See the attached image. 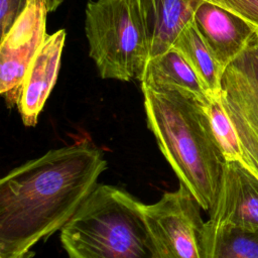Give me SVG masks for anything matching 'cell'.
Returning <instances> with one entry per match:
<instances>
[{
	"label": "cell",
	"instance_id": "6da1fadb",
	"mask_svg": "<svg viewBox=\"0 0 258 258\" xmlns=\"http://www.w3.org/2000/svg\"><path fill=\"white\" fill-rule=\"evenodd\" d=\"M107 162L88 141L51 149L0 180V258H31L32 248L76 215Z\"/></svg>",
	"mask_w": 258,
	"mask_h": 258
},
{
	"label": "cell",
	"instance_id": "7a4b0ae2",
	"mask_svg": "<svg viewBox=\"0 0 258 258\" xmlns=\"http://www.w3.org/2000/svg\"><path fill=\"white\" fill-rule=\"evenodd\" d=\"M141 89L148 128L160 151L179 183L209 212L216 201L226 160L213 134L205 103L176 90Z\"/></svg>",
	"mask_w": 258,
	"mask_h": 258
},
{
	"label": "cell",
	"instance_id": "3957f363",
	"mask_svg": "<svg viewBox=\"0 0 258 258\" xmlns=\"http://www.w3.org/2000/svg\"><path fill=\"white\" fill-rule=\"evenodd\" d=\"M140 206L122 188L97 184L60 230L69 258H155Z\"/></svg>",
	"mask_w": 258,
	"mask_h": 258
},
{
	"label": "cell",
	"instance_id": "277c9868",
	"mask_svg": "<svg viewBox=\"0 0 258 258\" xmlns=\"http://www.w3.org/2000/svg\"><path fill=\"white\" fill-rule=\"evenodd\" d=\"M85 32L102 79L141 80L150 54L135 0H89Z\"/></svg>",
	"mask_w": 258,
	"mask_h": 258
},
{
	"label": "cell",
	"instance_id": "5b68a950",
	"mask_svg": "<svg viewBox=\"0 0 258 258\" xmlns=\"http://www.w3.org/2000/svg\"><path fill=\"white\" fill-rule=\"evenodd\" d=\"M140 209L155 258H203L202 207L183 184Z\"/></svg>",
	"mask_w": 258,
	"mask_h": 258
},
{
	"label": "cell",
	"instance_id": "8992f818",
	"mask_svg": "<svg viewBox=\"0 0 258 258\" xmlns=\"http://www.w3.org/2000/svg\"><path fill=\"white\" fill-rule=\"evenodd\" d=\"M220 98L237 131L248 168L258 177L257 35L246 49L225 68Z\"/></svg>",
	"mask_w": 258,
	"mask_h": 258
},
{
	"label": "cell",
	"instance_id": "52a82bcc",
	"mask_svg": "<svg viewBox=\"0 0 258 258\" xmlns=\"http://www.w3.org/2000/svg\"><path fill=\"white\" fill-rule=\"evenodd\" d=\"M46 0H26V6L1 38L0 93L9 108L19 103L27 69L45 35Z\"/></svg>",
	"mask_w": 258,
	"mask_h": 258
},
{
	"label": "cell",
	"instance_id": "ba28073f",
	"mask_svg": "<svg viewBox=\"0 0 258 258\" xmlns=\"http://www.w3.org/2000/svg\"><path fill=\"white\" fill-rule=\"evenodd\" d=\"M209 220L258 230V177L237 161H226Z\"/></svg>",
	"mask_w": 258,
	"mask_h": 258
},
{
	"label": "cell",
	"instance_id": "9c48e42d",
	"mask_svg": "<svg viewBox=\"0 0 258 258\" xmlns=\"http://www.w3.org/2000/svg\"><path fill=\"white\" fill-rule=\"evenodd\" d=\"M192 21L224 70L258 33L239 15L208 0L198 6Z\"/></svg>",
	"mask_w": 258,
	"mask_h": 258
},
{
	"label": "cell",
	"instance_id": "30bf717a",
	"mask_svg": "<svg viewBox=\"0 0 258 258\" xmlns=\"http://www.w3.org/2000/svg\"><path fill=\"white\" fill-rule=\"evenodd\" d=\"M66 30L46 34L24 78L17 105L25 126H35L38 116L55 85L66 41Z\"/></svg>",
	"mask_w": 258,
	"mask_h": 258
},
{
	"label": "cell",
	"instance_id": "8fae6325",
	"mask_svg": "<svg viewBox=\"0 0 258 258\" xmlns=\"http://www.w3.org/2000/svg\"><path fill=\"white\" fill-rule=\"evenodd\" d=\"M204 0H135L147 35L150 57L169 49ZM149 57V58H150Z\"/></svg>",
	"mask_w": 258,
	"mask_h": 258
},
{
	"label": "cell",
	"instance_id": "7c38bea8",
	"mask_svg": "<svg viewBox=\"0 0 258 258\" xmlns=\"http://www.w3.org/2000/svg\"><path fill=\"white\" fill-rule=\"evenodd\" d=\"M140 83L154 90L180 91L205 104L211 98L187 60L174 47L148 59Z\"/></svg>",
	"mask_w": 258,
	"mask_h": 258
},
{
	"label": "cell",
	"instance_id": "4fadbf2b",
	"mask_svg": "<svg viewBox=\"0 0 258 258\" xmlns=\"http://www.w3.org/2000/svg\"><path fill=\"white\" fill-rule=\"evenodd\" d=\"M203 258H258V230L205 222Z\"/></svg>",
	"mask_w": 258,
	"mask_h": 258
},
{
	"label": "cell",
	"instance_id": "5bb4252c",
	"mask_svg": "<svg viewBox=\"0 0 258 258\" xmlns=\"http://www.w3.org/2000/svg\"><path fill=\"white\" fill-rule=\"evenodd\" d=\"M171 47L176 48L192 68L208 95L219 97L224 69L191 20L179 32Z\"/></svg>",
	"mask_w": 258,
	"mask_h": 258
},
{
	"label": "cell",
	"instance_id": "9a60e30c",
	"mask_svg": "<svg viewBox=\"0 0 258 258\" xmlns=\"http://www.w3.org/2000/svg\"><path fill=\"white\" fill-rule=\"evenodd\" d=\"M205 110L225 160L240 162L248 168L237 131L222 104L220 96L210 98L209 102L205 104Z\"/></svg>",
	"mask_w": 258,
	"mask_h": 258
},
{
	"label": "cell",
	"instance_id": "2e32d148",
	"mask_svg": "<svg viewBox=\"0 0 258 258\" xmlns=\"http://www.w3.org/2000/svg\"><path fill=\"white\" fill-rule=\"evenodd\" d=\"M245 19L258 32V0H208Z\"/></svg>",
	"mask_w": 258,
	"mask_h": 258
},
{
	"label": "cell",
	"instance_id": "e0dca14e",
	"mask_svg": "<svg viewBox=\"0 0 258 258\" xmlns=\"http://www.w3.org/2000/svg\"><path fill=\"white\" fill-rule=\"evenodd\" d=\"M26 6V0H0L1 38L6 35Z\"/></svg>",
	"mask_w": 258,
	"mask_h": 258
},
{
	"label": "cell",
	"instance_id": "ac0fdd59",
	"mask_svg": "<svg viewBox=\"0 0 258 258\" xmlns=\"http://www.w3.org/2000/svg\"><path fill=\"white\" fill-rule=\"evenodd\" d=\"M62 0H46V4H47V8L48 11H54L60 4H61Z\"/></svg>",
	"mask_w": 258,
	"mask_h": 258
},
{
	"label": "cell",
	"instance_id": "d6986e66",
	"mask_svg": "<svg viewBox=\"0 0 258 258\" xmlns=\"http://www.w3.org/2000/svg\"><path fill=\"white\" fill-rule=\"evenodd\" d=\"M257 38H258V34H257Z\"/></svg>",
	"mask_w": 258,
	"mask_h": 258
}]
</instances>
